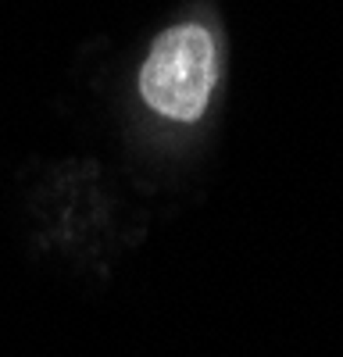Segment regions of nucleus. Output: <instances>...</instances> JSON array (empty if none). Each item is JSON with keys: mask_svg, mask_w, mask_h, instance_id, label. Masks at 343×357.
<instances>
[{"mask_svg": "<svg viewBox=\"0 0 343 357\" xmlns=\"http://www.w3.org/2000/svg\"><path fill=\"white\" fill-rule=\"evenodd\" d=\"M215 86V43L204 25H172L139 68V93L165 118L197 122Z\"/></svg>", "mask_w": 343, "mask_h": 357, "instance_id": "obj_1", "label": "nucleus"}]
</instances>
